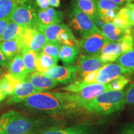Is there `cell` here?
I'll return each instance as SVG.
<instances>
[{"label": "cell", "instance_id": "cell-27", "mask_svg": "<svg viewBox=\"0 0 134 134\" xmlns=\"http://www.w3.org/2000/svg\"><path fill=\"white\" fill-rule=\"evenodd\" d=\"M57 42L61 45L78 47V41L75 38L68 26H66L58 35Z\"/></svg>", "mask_w": 134, "mask_h": 134}, {"label": "cell", "instance_id": "cell-13", "mask_svg": "<svg viewBox=\"0 0 134 134\" xmlns=\"http://www.w3.org/2000/svg\"><path fill=\"white\" fill-rule=\"evenodd\" d=\"M39 92L42 91L35 88L31 82L26 80L22 82L20 85L17 86L14 93L9 98V99L6 101V104H13L20 103L27 97L35 93H39Z\"/></svg>", "mask_w": 134, "mask_h": 134}, {"label": "cell", "instance_id": "cell-5", "mask_svg": "<svg viewBox=\"0 0 134 134\" xmlns=\"http://www.w3.org/2000/svg\"><path fill=\"white\" fill-rule=\"evenodd\" d=\"M134 39L132 35H125L120 41L116 42H109L102 48L99 55L102 61L108 62L116 61L122 53L133 49Z\"/></svg>", "mask_w": 134, "mask_h": 134}, {"label": "cell", "instance_id": "cell-17", "mask_svg": "<svg viewBox=\"0 0 134 134\" xmlns=\"http://www.w3.org/2000/svg\"><path fill=\"white\" fill-rule=\"evenodd\" d=\"M21 47L22 39L21 38L0 42V49L8 61L12 59L15 55L21 53Z\"/></svg>", "mask_w": 134, "mask_h": 134}, {"label": "cell", "instance_id": "cell-16", "mask_svg": "<svg viewBox=\"0 0 134 134\" xmlns=\"http://www.w3.org/2000/svg\"><path fill=\"white\" fill-rule=\"evenodd\" d=\"M27 81L31 82L35 88L41 91H45L51 90L57 86L58 82L51 78H48L43 73L39 71H35L31 73L27 78Z\"/></svg>", "mask_w": 134, "mask_h": 134}, {"label": "cell", "instance_id": "cell-18", "mask_svg": "<svg viewBox=\"0 0 134 134\" xmlns=\"http://www.w3.org/2000/svg\"><path fill=\"white\" fill-rule=\"evenodd\" d=\"M100 31L104 37L111 42L120 41L125 35H129L115 26L113 22L104 23Z\"/></svg>", "mask_w": 134, "mask_h": 134}, {"label": "cell", "instance_id": "cell-24", "mask_svg": "<svg viewBox=\"0 0 134 134\" xmlns=\"http://www.w3.org/2000/svg\"><path fill=\"white\" fill-rule=\"evenodd\" d=\"M21 55L26 69L29 73L36 71V59L37 53L34 51L22 48Z\"/></svg>", "mask_w": 134, "mask_h": 134}, {"label": "cell", "instance_id": "cell-28", "mask_svg": "<svg viewBox=\"0 0 134 134\" xmlns=\"http://www.w3.org/2000/svg\"><path fill=\"white\" fill-rule=\"evenodd\" d=\"M116 62L127 69L134 71V48L122 53L116 60Z\"/></svg>", "mask_w": 134, "mask_h": 134}, {"label": "cell", "instance_id": "cell-45", "mask_svg": "<svg viewBox=\"0 0 134 134\" xmlns=\"http://www.w3.org/2000/svg\"><path fill=\"white\" fill-rule=\"evenodd\" d=\"M12 1H14L15 2L19 3V4H21V3L26 2V1H29V0H12Z\"/></svg>", "mask_w": 134, "mask_h": 134}, {"label": "cell", "instance_id": "cell-3", "mask_svg": "<svg viewBox=\"0 0 134 134\" xmlns=\"http://www.w3.org/2000/svg\"><path fill=\"white\" fill-rule=\"evenodd\" d=\"M125 91H108L99 95L86 104L83 108L91 113L110 114L124 108Z\"/></svg>", "mask_w": 134, "mask_h": 134}, {"label": "cell", "instance_id": "cell-6", "mask_svg": "<svg viewBox=\"0 0 134 134\" xmlns=\"http://www.w3.org/2000/svg\"><path fill=\"white\" fill-rule=\"evenodd\" d=\"M68 22L70 26L75 31H78L82 37L92 34L101 33L100 29L94 24L91 18L78 9L75 4L71 5Z\"/></svg>", "mask_w": 134, "mask_h": 134}, {"label": "cell", "instance_id": "cell-38", "mask_svg": "<svg viewBox=\"0 0 134 134\" xmlns=\"http://www.w3.org/2000/svg\"><path fill=\"white\" fill-rule=\"evenodd\" d=\"M10 21H10L9 18L0 19V41H1V38L3 36V34Z\"/></svg>", "mask_w": 134, "mask_h": 134}, {"label": "cell", "instance_id": "cell-15", "mask_svg": "<svg viewBox=\"0 0 134 134\" xmlns=\"http://www.w3.org/2000/svg\"><path fill=\"white\" fill-rule=\"evenodd\" d=\"M8 71L11 76L24 81L27 80L29 73L23 62L21 53H18L10 60L7 65Z\"/></svg>", "mask_w": 134, "mask_h": 134}, {"label": "cell", "instance_id": "cell-25", "mask_svg": "<svg viewBox=\"0 0 134 134\" xmlns=\"http://www.w3.org/2000/svg\"><path fill=\"white\" fill-rule=\"evenodd\" d=\"M57 62L50 55L40 52L37 53L36 59V71L43 72L55 65Z\"/></svg>", "mask_w": 134, "mask_h": 134}, {"label": "cell", "instance_id": "cell-43", "mask_svg": "<svg viewBox=\"0 0 134 134\" xmlns=\"http://www.w3.org/2000/svg\"><path fill=\"white\" fill-rule=\"evenodd\" d=\"M110 1L115 3L117 5H119V6H124L127 4V3L125 2L124 0H110Z\"/></svg>", "mask_w": 134, "mask_h": 134}, {"label": "cell", "instance_id": "cell-32", "mask_svg": "<svg viewBox=\"0 0 134 134\" xmlns=\"http://www.w3.org/2000/svg\"><path fill=\"white\" fill-rule=\"evenodd\" d=\"M97 10H115L119 11L120 7L110 0H98L96 2Z\"/></svg>", "mask_w": 134, "mask_h": 134}, {"label": "cell", "instance_id": "cell-12", "mask_svg": "<svg viewBox=\"0 0 134 134\" xmlns=\"http://www.w3.org/2000/svg\"><path fill=\"white\" fill-rule=\"evenodd\" d=\"M77 66L80 77L84 78L86 75L99 70L106 63L100 60L99 56H91L81 54L79 56Z\"/></svg>", "mask_w": 134, "mask_h": 134}, {"label": "cell", "instance_id": "cell-21", "mask_svg": "<svg viewBox=\"0 0 134 134\" xmlns=\"http://www.w3.org/2000/svg\"><path fill=\"white\" fill-rule=\"evenodd\" d=\"M113 23L115 26L125 31L127 34L132 36V32L133 27L130 24L128 9L125 6L123 8H120L119 11L117 13Z\"/></svg>", "mask_w": 134, "mask_h": 134}, {"label": "cell", "instance_id": "cell-8", "mask_svg": "<svg viewBox=\"0 0 134 134\" xmlns=\"http://www.w3.org/2000/svg\"><path fill=\"white\" fill-rule=\"evenodd\" d=\"M42 73L58 83L68 85L76 80L78 74V67L77 65H55Z\"/></svg>", "mask_w": 134, "mask_h": 134}, {"label": "cell", "instance_id": "cell-11", "mask_svg": "<svg viewBox=\"0 0 134 134\" xmlns=\"http://www.w3.org/2000/svg\"><path fill=\"white\" fill-rule=\"evenodd\" d=\"M47 42L46 37L41 31L32 28H27L22 38L21 49L25 48L39 53Z\"/></svg>", "mask_w": 134, "mask_h": 134}, {"label": "cell", "instance_id": "cell-34", "mask_svg": "<svg viewBox=\"0 0 134 134\" xmlns=\"http://www.w3.org/2000/svg\"><path fill=\"white\" fill-rule=\"evenodd\" d=\"M45 11H46V13H47L49 16H51L52 18L54 19L56 24H61L62 23H63V19H64L65 18L64 13L63 12L53 9V8L50 7H48V8H47L46 9H45Z\"/></svg>", "mask_w": 134, "mask_h": 134}, {"label": "cell", "instance_id": "cell-1", "mask_svg": "<svg viewBox=\"0 0 134 134\" xmlns=\"http://www.w3.org/2000/svg\"><path fill=\"white\" fill-rule=\"evenodd\" d=\"M20 104L29 110L48 114L61 113L78 108L73 93L42 91L27 97Z\"/></svg>", "mask_w": 134, "mask_h": 134}, {"label": "cell", "instance_id": "cell-19", "mask_svg": "<svg viewBox=\"0 0 134 134\" xmlns=\"http://www.w3.org/2000/svg\"><path fill=\"white\" fill-rule=\"evenodd\" d=\"M78 47L62 45L59 53V59L65 65H72L79 55Z\"/></svg>", "mask_w": 134, "mask_h": 134}, {"label": "cell", "instance_id": "cell-23", "mask_svg": "<svg viewBox=\"0 0 134 134\" xmlns=\"http://www.w3.org/2000/svg\"><path fill=\"white\" fill-rule=\"evenodd\" d=\"M22 82L23 81L11 76L9 73L3 75L1 78V88L5 98L11 96L17 86Z\"/></svg>", "mask_w": 134, "mask_h": 134}, {"label": "cell", "instance_id": "cell-10", "mask_svg": "<svg viewBox=\"0 0 134 134\" xmlns=\"http://www.w3.org/2000/svg\"><path fill=\"white\" fill-rule=\"evenodd\" d=\"M108 91L109 90L107 84L94 83L86 85L79 91L73 93V96L78 108H83L90 100Z\"/></svg>", "mask_w": 134, "mask_h": 134}, {"label": "cell", "instance_id": "cell-44", "mask_svg": "<svg viewBox=\"0 0 134 134\" xmlns=\"http://www.w3.org/2000/svg\"><path fill=\"white\" fill-rule=\"evenodd\" d=\"M6 98L5 96H4V94H3L2 90H1V78H0V101L3 100V99Z\"/></svg>", "mask_w": 134, "mask_h": 134}, {"label": "cell", "instance_id": "cell-26", "mask_svg": "<svg viewBox=\"0 0 134 134\" xmlns=\"http://www.w3.org/2000/svg\"><path fill=\"white\" fill-rule=\"evenodd\" d=\"M76 5L78 9L88 15L91 19L98 15L96 3L93 0H76Z\"/></svg>", "mask_w": 134, "mask_h": 134}, {"label": "cell", "instance_id": "cell-2", "mask_svg": "<svg viewBox=\"0 0 134 134\" xmlns=\"http://www.w3.org/2000/svg\"><path fill=\"white\" fill-rule=\"evenodd\" d=\"M42 125L41 120L9 110L0 116V134H31Z\"/></svg>", "mask_w": 134, "mask_h": 134}, {"label": "cell", "instance_id": "cell-37", "mask_svg": "<svg viewBox=\"0 0 134 134\" xmlns=\"http://www.w3.org/2000/svg\"><path fill=\"white\" fill-rule=\"evenodd\" d=\"M119 134H134V123H127L120 130Z\"/></svg>", "mask_w": 134, "mask_h": 134}, {"label": "cell", "instance_id": "cell-7", "mask_svg": "<svg viewBox=\"0 0 134 134\" xmlns=\"http://www.w3.org/2000/svg\"><path fill=\"white\" fill-rule=\"evenodd\" d=\"M109 42L102 33H96L82 37L78 47L84 55L99 56L102 48Z\"/></svg>", "mask_w": 134, "mask_h": 134}, {"label": "cell", "instance_id": "cell-4", "mask_svg": "<svg viewBox=\"0 0 134 134\" xmlns=\"http://www.w3.org/2000/svg\"><path fill=\"white\" fill-rule=\"evenodd\" d=\"M38 9L34 0L18 4L9 16L10 21L27 28L36 29Z\"/></svg>", "mask_w": 134, "mask_h": 134}, {"label": "cell", "instance_id": "cell-20", "mask_svg": "<svg viewBox=\"0 0 134 134\" xmlns=\"http://www.w3.org/2000/svg\"><path fill=\"white\" fill-rule=\"evenodd\" d=\"M27 27L21 26L16 23L10 21L5 29L1 41H6L15 38H23L27 29Z\"/></svg>", "mask_w": 134, "mask_h": 134}, {"label": "cell", "instance_id": "cell-46", "mask_svg": "<svg viewBox=\"0 0 134 134\" xmlns=\"http://www.w3.org/2000/svg\"><path fill=\"white\" fill-rule=\"evenodd\" d=\"M127 3H134V0H124Z\"/></svg>", "mask_w": 134, "mask_h": 134}, {"label": "cell", "instance_id": "cell-40", "mask_svg": "<svg viewBox=\"0 0 134 134\" xmlns=\"http://www.w3.org/2000/svg\"><path fill=\"white\" fill-rule=\"evenodd\" d=\"M91 20H92V21H93V22L94 23V24L96 25V26L98 27L100 30L102 28V27L103 26L104 24V23L103 20L101 19V18H100L99 16V14L97 16L95 17L94 18L92 19Z\"/></svg>", "mask_w": 134, "mask_h": 134}, {"label": "cell", "instance_id": "cell-22", "mask_svg": "<svg viewBox=\"0 0 134 134\" xmlns=\"http://www.w3.org/2000/svg\"><path fill=\"white\" fill-rule=\"evenodd\" d=\"M67 25L64 24H53L47 26H39L36 29L41 31L46 37L47 42H57V38L60 32L66 27Z\"/></svg>", "mask_w": 134, "mask_h": 134}, {"label": "cell", "instance_id": "cell-9", "mask_svg": "<svg viewBox=\"0 0 134 134\" xmlns=\"http://www.w3.org/2000/svg\"><path fill=\"white\" fill-rule=\"evenodd\" d=\"M133 73V71L118 63H106L97 71L94 83L107 84L120 76H127Z\"/></svg>", "mask_w": 134, "mask_h": 134}, {"label": "cell", "instance_id": "cell-31", "mask_svg": "<svg viewBox=\"0 0 134 134\" xmlns=\"http://www.w3.org/2000/svg\"><path fill=\"white\" fill-rule=\"evenodd\" d=\"M130 80L126 76H120L107 83L109 91H120L129 83Z\"/></svg>", "mask_w": 134, "mask_h": 134}, {"label": "cell", "instance_id": "cell-42", "mask_svg": "<svg viewBox=\"0 0 134 134\" xmlns=\"http://www.w3.org/2000/svg\"><path fill=\"white\" fill-rule=\"evenodd\" d=\"M50 6L54 8H58L60 6V0H49Z\"/></svg>", "mask_w": 134, "mask_h": 134}, {"label": "cell", "instance_id": "cell-14", "mask_svg": "<svg viewBox=\"0 0 134 134\" xmlns=\"http://www.w3.org/2000/svg\"><path fill=\"white\" fill-rule=\"evenodd\" d=\"M31 134H93V130L86 125H76L66 127H51Z\"/></svg>", "mask_w": 134, "mask_h": 134}, {"label": "cell", "instance_id": "cell-36", "mask_svg": "<svg viewBox=\"0 0 134 134\" xmlns=\"http://www.w3.org/2000/svg\"><path fill=\"white\" fill-rule=\"evenodd\" d=\"M129 12V18L130 26L134 27V3H128L125 4Z\"/></svg>", "mask_w": 134, "mask_h": 134}, {"label": "cell", "instance_id": "cell-33", "mask_svg": "<svg viewBox=\"0 0 134 134\" xmlns=\"http://www.w3.org/2000/svg\"><path fill=\"white\" fill-rule=\"evenodd\" d=\"M99 16L104 23L113 22L119 11L115 10H97Z\"/></svg>", "mask_w": 134, "mask_h": 134}, {"label": "cell", "instance_id": "cell-39", "mask_svg": "<svg viewBox=\"0 0 134 134\" xmlns=\"http://www.w3.org/2000/svg\"><path fill=\"white\" fill-rule=\"evenodd\" d=\"M35 3L41 9H46L50 5L49 0H35Z\"/></svg>", "mask_w": 134, "mask_h": 134}, {"label": "cell", "instance_id": "cell-35", "mask_svg": "<svg viewBox=\"0 0 134 134\" xmlns=\"http://www.w3.org/2000/svg\"><path fill=\"white\" fill-rule=\"evenodd\" d=\"M125 105H134V83L131 84L125 92Z\"/></svg>", "mask_w": 134, "mask_h": 134}, {"label": "cell", "instance_id": "cell-29", "mask_svg": "<svg viewBox=\"0 0 134 134\" xmlns=\"http://www.w3.org/2000/svg\"><path fill=\"white\" fill-rule=\"evenodd\" d=\"M18 4L19 3L12 0H0V19L9 18Z\"/></svg>", "mask_w": 134, "mask_h": 134}, {"label": "cell", "instance_id": "cell-30", "mask_svg": "<svg viewBox=\"0 0 134 134\" xmlns=\"http://www.w3.org/2000/svg\"><path fill=\"white\" fill-rule=\"evenodd\" d=\"M62 45L58 42H47L46 44L43 46L41 52L50 55L58 63L59 60V53Z\"/></svg>", "mask_w": 134, "mask_h": 134}, {"label": "cell", "instance_id": "cell-47", "mask_svg": "<svg viewBox=\"0 0 134 134\" xmlns=\"http://www.w3.org/2000/svg\"><path fill=\"white\" fill-rule=\"evenodd\" d=\"M132 36L134 37V29L133 27H132Z\"/></svg>", "mask_w": 134, "mask_h": 134}, {"label": "cell", "instance_id": "cell-41", "mask_svg": "<svg viewBox=\"0 0 134 134\" xmlns=\"http://www.w3.org/2000/svg\"><path fill=\"white\" fill-rule=\"evenodd\" d=\"M8 62H9V61L7 60V58L5 57L2 51L0 49V66L3 67V68H6V67H7Z\"/></svg>", "mask_w": 134, "mask_h": 134}]
</instances>
